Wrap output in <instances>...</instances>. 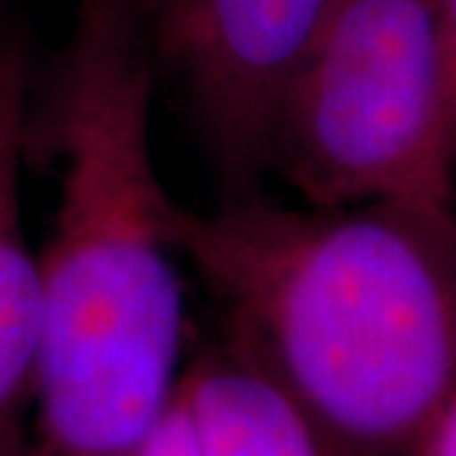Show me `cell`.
<instances>
[{"instance_id":"obj_1","label":"cell","mask_w":456,"mask_h":456,"mask_svg":"<svg viewBox=\"0 0 456 456\" xmlns=\"http://www.w3.org/2000/svg\"><path fill=\"white\" fill-rule=\"evenodd\" d=\"M158 69L142 0H77L48 107L60 202L39 252L42 456H142L184 377L175 199L151 151Z\"/></svg>"},{"instance_id":"obj_2","label":"cell","mask_w":456,"mask_h":456,"mask_svg":"<svg viewBox=\"0 0 456 456\" xmlns=\"http://www.w3.org/2000/svg\"><path fill=\"white\" fill-rule=\"evenodd\" d=\"M172 234L228 350L346 453L406 456L456 395V205L290 208L240 190L211 214L175 202Z\"/></svg>"},{"instance_id":"obj_3","label":"cell","mask_w":456,"mask_h":456,"mask_svg":"<svg viewBox=\"0 0 456 456\" xmlns=\"http://www.w3.org/2000/svg\"><path fill=\"white\" fill-rule=\"evenodd\" d=\"M267 169L314 208L456 205L433 0H326L279 95Z\"/></svg>"},{"instance_id":"obj_4","label":"cell","mask_w":456,"mask_h":456,"mask_svg":"<svg viewBox=\"0 0 456 456\" xmlns=\"http://www.w3.org/2000/svg\"><path fill=\"white\" fill-rule=\"evenodd\" d=\"M158 66L184 93L228 193L267 172L270 127L288 75L326 0H142Z\"/></svg>"},{"instance_id":"obj_5","label":"cell","mask_w":456,"mask_h":456,"mask_svg":"<svg viewBox=\"0 0 456 456\" xmlns=\"http://www.w3.org/2000/svg\"><path fill=\"white\" fill-rule=\"evenodd\" d=\"M30 53L15 24L0 33V436L30 406L39 346V252L24 228L30 149Z\"/></svg>"},{"instance_id":"obj_6","label":"cell","mask_w":456,"mask_h":456,"mask_svg":"<svg viewBox=\"0 0 456 456\" xmlns=\"http://www.w3.org/2000/svg\"><path fill=\"white\" fill-rule=\"evenodd\" d=\"M178 397L199 456H353L276 379L228 346L187 364Z\"/></svg>"},{"instance_id":"obj_7","label":"cell","mask_w":456,"mask_h":456,"mask_svg":"<svg viewBox=\"0 0 456 456\" xmlns=\"http://www.w3.org/2000/svg\"><path fill=\"white\" fill-rule=\"evenodd\" d=\"M406 456H456V395L421 427Z\"/></svg>"},{"instance_id":"obj_8","label":"cell","mask_w":456,"mask_h":456,"mask_svg":"<svg viewBox=\"0 0 456 456\" xmlns=\"http://www.w3.org/2000/svg\"><path fill=\"white\" fill-rule=\"evenodd\" d=\"M142 456H199L193 436H190V424H187L184 406H181V397H175L167 421L160 424L154 439L145 444Z\"/></svg>"},{"instance_id":"obj_9","label":"cell","mask_w":456,"mask_h":456,"mask_svg":"<svg viewBox=\"0 0 456 456\" xmlns=\"http://www.w3.org/2000/svg\"><path fill=\"white\" fill-rule=\"evenodd\" d=\"M433 12H436V30H439L444 86H448L451 116L456 127V0H433Z\"/></svg>"},{"instance_id":"obj_10","label":"cell","mask_w":456,"mask_h":456,"mask_svg":"<svg viewBox=\"0 0 456 456\" xmlns=\"http://www.w3.org/2000/svg\"><path fill=\"white\" fill-rule=\"evenodd\" d=\"M0 456H42V451L33 436H24L21 427H15L6 436H0Z\"/></svg>"},{"instance_id":"obj_11","label":"cell","mask_w":456,"mask_h":456,"mask_svg":"<svg viewBox=\"0 0 456 456\" xmlns=\"http://www.w3.org/2000/svg\"><path fill=\"white\" fill-rule=\"evenodd\" d=\"M4 27H6L4 24V0H0V33H4Z\"/></svg>"}]
</instances>
